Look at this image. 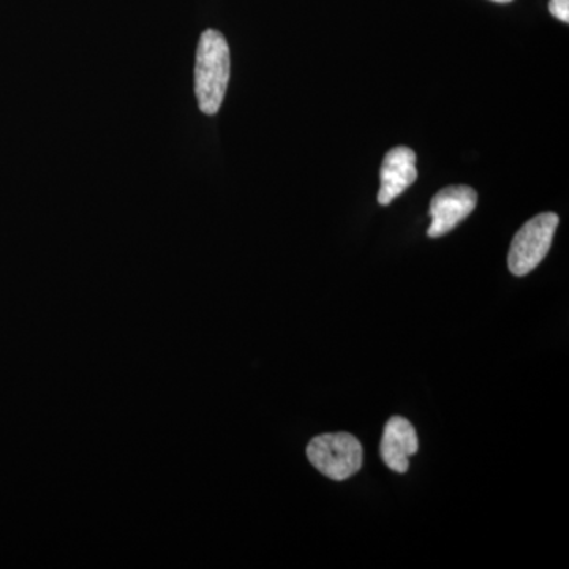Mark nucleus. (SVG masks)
Returning <instances> with one entry per match:
<instances>
[{"label":"nucleus","mask_w":569,"mask_h":569,"mask_svg":"<svg viewBox=\"0 0 569 569\" xmlns=\"http://www.w3.org/2000/svg\"><path fill=\"white\" fill-rule=\"evenodd\" d=\"M230 48L219 31L208 29L201 36L194 67V92L204 114L213 116L222 108L230 82Z\"/></svg>","instance_id":"1"},{"label":"nucleus","mask_w":569,"mask_h":569,"mask_svg":"<svg viewBox=\"0 0 569 569\" xmlns=\"http://www.w3.org/2000/svg\"><path fill=\"white\" fill-rule=\"evenodd\" d=\"M307 458L325 477L346 481L362 467V447L351 433H325L310 441Z\"/></svg>","instance_id":"2"},{"label":"nucleus","mask_w":569,"mask_h":569,"mask_svg":"<svg viewBox=\"0 0 569 569\" xmlns=\"http://www.w3.org/2000/svg\"><path fill=\"white\" fill-rule=\"evenodd\" d=\"M559 227V216L553 212L539 213L518 231L508 254V268L512 274H530L545 260Z\"/></svg>","instance_id":"3"},{"label":"nucleus","mask_w":569,"mask_h":569,"mask_svg":"<svg viewBox=\"0 0 569 569\" xmlns=\"http://www.w3.org/2000/svg\"><path fill=\"white\" fill-rule=\"evenodd\" d=\"M477 203L478 194L471 187L451 186L440 190L430 203L429 216L432 223L427 234L430 238L448 234L475 211Z\"/></svg>","instance_id":"4"},{"label":"nucleus","mask_w":569,"mask_h":569,"mask_svg":"<svg viewBox=\"0 0 569 569\" xmlns=\"http://www.w3.org/2000/svg\"><path fill=\"white\" fill-rule=\"evenodd\" d=\"M417 178V153L406 146L391 149L381 164L378 203L391 204L408 187L413 186Z\"/></svg>","instance_id":"5"},{"label":"nucleus","mask_w":569,"mask_h":569,"mask_svg":"<svg viewBox=\"0 0 569 569\" xmlns=\"http://www.w3.org/2000/svg\"><path fill=\"white\" fill-rule=\"evenodd\" d=\"M418 436L408 419L392 417L385 426L380 455L385 466L396 473H406L411 456L418 452Z\"/></svg>","instance_id":"6"},{"label":"nucleus","mask_w":569,"mask_h":569,"mask_svg":"<svg viewBox=\"0 0 569 569\" xmlns=\"http://www.w3.org/2000/svg\"><path fill=\"white\" fill-rule=\"evenodd\" d=\"M549 11L557 20L569 22V0H550Z\"/></svg>","instance_id":"7"},{"label":"nucleus","mask_w":569,"mask_h":569,"mask_svg":"<svg viewBox=\"0 0 569 569\" xmlns=\"http://www.w3.org/2000/svg\"><path fill=\"white\" fill-rule=\"evenodd\" d=\"M492 2H496V3H509V2H512V0H492Z\"/></svg>","instance_id":"8"}]
</instances>
